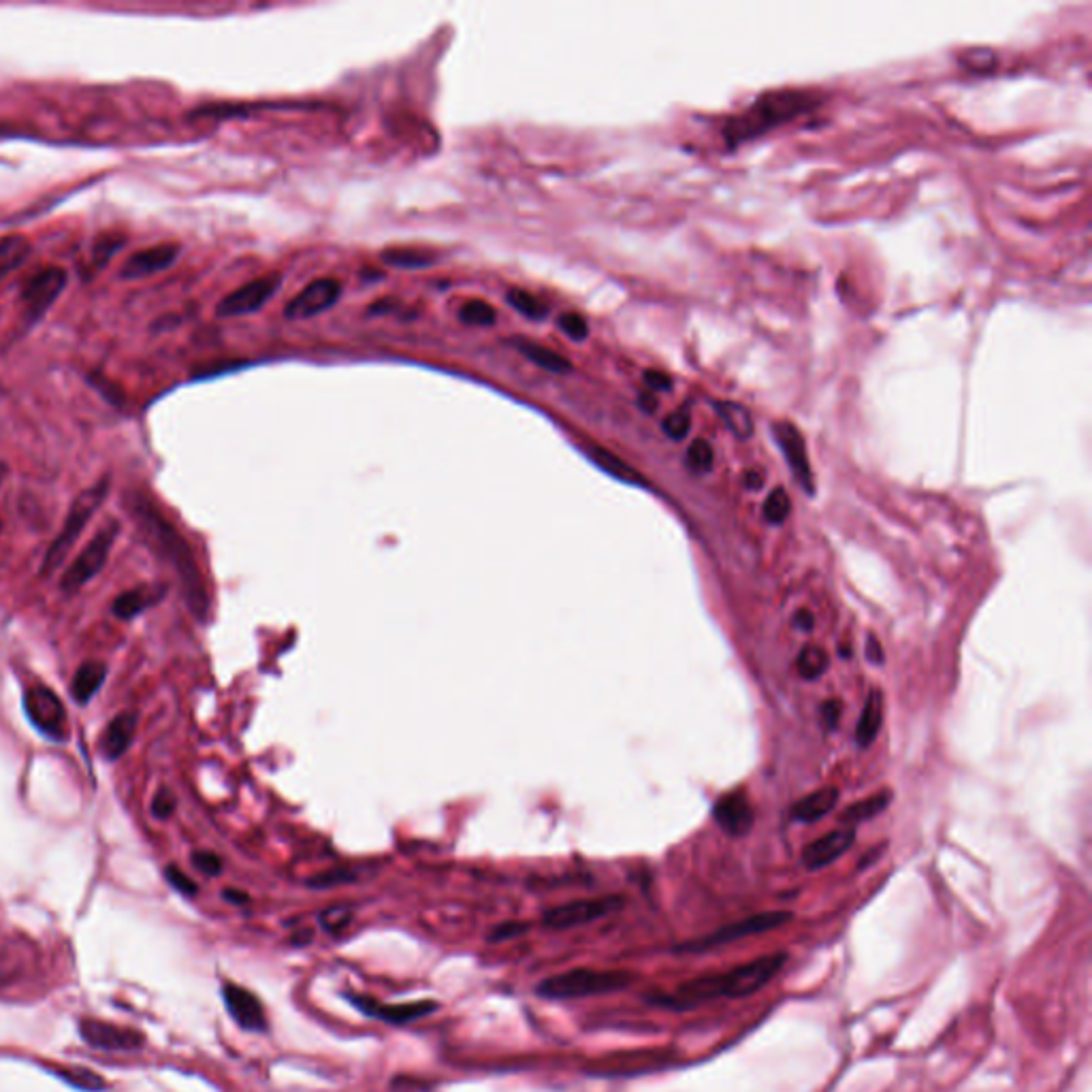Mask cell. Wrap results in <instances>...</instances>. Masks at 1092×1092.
<instances>
[{"label": "cell", "instance_id": "3957f363", "mask_svg": "<svg viewBox=\"0 0 1092 1092\" xmlns=\"http://www.w3.org/2000/svg\"><path fill=\"white\" fill-rule=\"evenodd\" d=\"M820 105V97L809 90L798 88H779L762 93L750 107L738 116L730 118L724 126V137L728 148H736L740 143L756 139L784 122L807 113Z\"/></svg>", "mask_w": 1092, "mask_h": 1092}, {"label": "cell", "instance_id": "cb8c5ba5", "mask_svg": "<svg viewBox=\"0 0 1092 1092\" xmlns=\"http://www.w3.org/2000/svg\"><path fill=\"white\" fill-rule=\"evenodd\" d=\"M510 343L525 359H530L534 365H538L544 371L568 373L572 369V363L563 355H559L557 351H553L549 347H542V343H538V341H532V339H525V337H512Z\"/></svg>", "mask_w": 1092, "mask_h": 1092}, {"label": "cell", "instance_id": "816d5d0a", "mask_svg": "<svg viewBox=\"0 0 1092 1092\" xmlns=\"http://www.w3.org/2000/svg\"><path fill=\"white\" fill-rule=\"evenodd\" d=\"M391 305H399V303H397V301H393V299L376 301V303H371V305H369V314H385V312H393V307H391Z\"/></svg>", "mask_w": 1092, "mask_h": 1092}, {"label": "cell", "instance_id": "30bf717a", "mask_svg": "<svg viewBox=\"0 0 1092 1092\" xmlns=\"http://www.w3.org/2000/svg\"><path fill=\"white\" fill-rule=\"evenodd\" d=\"M67 271L63 267H43L22 286L20 301L28 323H37L41 316L61 297L67 286Z\"/></svg>", "mask_w": 1092, "mask_h": 1092}, {"label": "cell", "instance_id": "8d00e7d4", "mask_svg": "<svg viewBox=\"0 0 1092 1092\" xmlns=\"http://www.w3.org/2000/svg\"><path fill=\"white\" fill-rule=\"evenodd\" d=\"M557 325L574 341H585L589 337V325L585 321V316H581L577 312L561 314L559 319H557Z\"/></svg>", "mask_w": 1092, "mask_h": 1092}, {"label": "cell", "instance_id": "484cf974", "mask_svg": "<svg viewBox=\"0 0 1092 1092\" xmlns=\"http://www.w3.org/2000/svg\"><path fill=\"white\" fill-rule=\"evenodd\" d=\"M587 454L593 459L595 466H599L605 472H609L611 476H615L617 480H623V482H629V484H643V476L634 470L629 468L623 459H619L617 454H613L611 450L602 448V446H589L587 448Z\"/></svg>", "mask_w": 1092, "mask_h": 1092}, {"label": "cell", "instance_id": "4316f807", "mask_svg": "<svg viewBox=\"0 0 1092 1092\" xmlns=\"http://www.w3.org/2000/svg\"><path fill=\"white\" fill-rule=\"evenodd\" d=\"M893 802V792L889 790H881L865 800H860L856 804H851V807H847L843 813H841V822L845 824H860V822H867V820H873L877 817L881 811L887 809V804Z\"/></svg>", "mask_w": 1092, "mask_h": 1092}, {"label": "cell", "instance_id": "8992f818", "mask_svg": "<svg viewBox=\"0 0 1092 1092\" xmlns=\"http://www.w3.org/2000/svg\"><path fill=\"white\" fill-rule=\"evenodd\" d=\"M24 713L28 722L33 724L45 738L53 742H65L69 738V720L63 700L53 689L45 685H33L24 692Z\"/></svg>", "mask_w": 1092, "mask_h": 1092}, {"label": "cell", "instance_id": "e0dca14e", "mask_svg": "<svg viewBox=\"0 0 1092 1092\" xmlns=\"http://www.w3.org/2000/svg\"><path fill=\"white\" fill-rule=\"evenodd\" d=\"M713 817L732 837L747 835L756 822L752 802L742 792H730L724 798L717 800V804L713 807Z\"/></svg>", "mask_w": 1092, "mask_h": 1092}, {"label": "cell", "instance_id": "5bb4252c", "mask_svg": "<svg viewBox=\"0 0 1092 1092\" xmlns=\"http://www.w3.org/2000/svg\"><path fill=\"white\" fill-rule=\"evenodd\" d=\"M349 998H351V1003L355 1005V1008L361 1014H365L369 1018H376V1020H385L389 1024H408L412 1020H418V1018H425L429 1014L438 1012V1003H434V1000L387 1005V1003L373 1000L369 996H357V994H351Z\"/></svg>", "mask_w": 1092, "mask_h": 1092}, {"label": "cell", "instance_id": "9c48e42d", "mask_svg": "<svg viewBox=\"0 0 1092 1092\" xmlns=\"http://www.w3.org/2000/svg\"><path fill=\"white\" fill-rule=\"evenodd\" d=\"M623 899L617 895L599 897V899H583L572 901L566 905H559L555 909H549L542 917V924L553 931H568L595 922L599 917H607L623 907Z\"/></svg>", "mask_w": 1092, "mask_h": 1092}, {"label": "cell", "instance_id": "ffe728a7", "mask_svg": "<svg viewBox=\"0 0 1092 1092\" xmlns=\"http://www.w3.org/2000/svg\"><path fill=\"white\" fill-rule=\"evenodd\" d=\"M81 1034L90 1046L103 1050H133L139 1046L135 1032L101 1022H83Z\"/></svg>", "mask_w": 1092, "mask_h": 1092}, {"label": "cell", "instance_id": "d4e9b609", "mask_svg": "<svg viewBox=\"0 0 1092 1092\" xmlns=\"http://www.w3.org/2000/svg\"><path fill=\"white\" fill-rule=\"evenodd\" d=\"M837 802H839V790L837 788H822V790L809 794L807 798L798 800L792 807V817L798 820V822H804V824L820 822L822 817H826L832 809L837 807Z\"/></svg>", "mask_w": 1092, "mask_h": 1092}, {"label": "cell", "instance_id": "ee69618b", "mask_svg": "<svg viewBox=\"0 0 1092 1092\" xmlns=\"http://www.w3.org/2000/svg\"><path fill=\"white\" fill-rule=\"evenodd\" d=\"M645 383L655 393H662V391H670L672 389V380H670L668 373L657 371V369H647L645 371Z\"/></svg>", "mask_w": 1092, "mask_h": 1092}, {"label": "cell", "instance_id": "60d3db41", "mask_svg": "<svg viewBox=\"0 0 1092 1092\" xmlns=\"http://www.w3.org/2000/svg\"><path fill=\"white\" fill-rule=\"evenodd\" d=\"M192 865H194L196 871H201L208 877H216V875L222 873V860L214 851H194L192 853Z\"/></svg>", "mask_w": 1092, "mask_h": 1092}, {"label": "cell", "instance_id": "f1b7e54d", "mask_svg": "<svg viewBox=\"0 0 1092 1092\" xmlns=\"http://www.w3.org/2000/svg\"><path fill=\"white\" fill-rule=\"evenodd\" d=\"M383 263L397 269H423L436 263V256L418 248H389L380 254Z\"/></svg>", "mask_w": 1092, "mask_h": 1092}, {"label": "cell", "instance_id": "f6af8a7d", "mask_svg": "<svg viewBox=\"0 0 1092 1092\" xmlns=\"http://www.w3.org/2000/svg\"><path fill=\"white\" fill-rule=\"evenodd\" d=\"M822 713H824V724H826L830 730H835V728L839 726L841 713H843L841 702H837V700H828V702H824Z\"/></svg>", "mask_w": 1092, "mask_h": 1092}, {"label": "cell", "instance_id": "681fc988", "mask_svg": "<svg viewBox=\"0 0 1092 1092\" xmlns=\"http://www.w3.org/2000/svg\"><path fill=\"white\" fill-rule=\"evenodd\" d=\"M222 897H224L228 903H233V905H246V903H248V895L238 893V889H224V895H222Z\"/></svg>", "mask_w": 1092, "mask_h": 1092}, {"label": "cell", "instance_id": "e575fe53", "mask_svg": "<svg viewBox=\"0 0 1092 1092\" xmlns=\"http://www.w3.org/2000/svg\"><path fill=\"white\" fill-rule=\"evenodd\" d=\"M355 917V911L353 907L349 905H337V907H329L321 913V926L327 931V933H341L347 926H351Z\"/></svg>", "mask_w": 1092, "mask_h": 1092}, {"label": "cell", "instance_id": "4fadbf2b", "mask_svg": "<svg viewBox=\"0 0 1092 1092\" xmlns=\"http://www.w3.org/2000/svg\"><path fill=\"white\" fill-rule=\"evenodd\" d=\"M774 438H777V444L779 448L784 450L788 464L798 480V484L804 488L807 494H815V480H813V470H811V462H809V452H807V444H804V438L800 431L788 423V421H781L774 425Z\"/></svg>", "mask_w": 1092, "mask_h": 1092}, {"label": "cell", "instance_id": "4dcf8cb0", "mask_svg": "<svg viewBox=\"0 0 1092 1092\" xmlns=\"http://www.w3.org/2000/svg\"><path fill=\"white\" fill-rule=\"evenodd\" d=\"M717 412L724 418V423L730 427L732 434L740 440H747L754 434V418L750 410L742 408L740 404H732V401H720L715 404Z\"/></svg>", "mask_w": 1092, "mask_h": 1092}, {"label": "cell", "instance_id": "f35d334b", "mask_svg": "<svg viewBox=\"0 0 1092 1092\" xmlns=\"http://www.w3.org/2000/svg\"><path fill=\"white\" fill-rule=\"evenodd\" d=\"M689 427H692V418H689V412L687 410H677L672 414H668L662 423V429L666 431V436L672 438V440H683L687 434H689Z\"/></svg>", "mask_w": 1092, "mask_h": 1092}, {"label": "cell", "instance_id": "6da1fadb", "mask_svg": "<svg viewBox=\"0 0 1092 1092\" xmlns=\"http://www.w3.org/2000/svg\"><path fill=\"white\" fill-rule=\"evenodd\" d=\"M129 510L135 516V523L141 527L143 540H148L152 549L174 566L186 597V605L192 615L201 621H206L210 611L208 589L184 536L165 519L162 512L152 504V500L143 494L131 496Z\"/></svg>", "mask_w": 1092, "mask_h": 1092}, {"label": "cell", "instance_id": "d6986e66", "mask_svg": "<svg viewBox=\"0 0 1092 1092\" xmlns=\"http://www.w3.org/2000/svg\"><path fill=\"white\" fill-rule=\"evenodd\" d=\"M137 722H139L137 713L126 711V713L113 717V720L107 724L99 740V750L105 760L116 762L131 750V744L137 734Z\"/></svg>", "mask_w": 1092, "mask_h": 1092}, {"label": "cell", "instance_id": "44dd1931", "mask_svg": "<svg viewBox=\"0 0 1092 1092\" xmlns=\"http://www.w3.org/2000/svg\"><path fill=\"white\" fill-rule=\"evenodd\" d=\"M165 593H167L165 587H154V589L137 587V589L120 593L116 599H113L111 611L118 619L131 621L137 615H141L143 611H148L150 607L158 605V602L165 597Z\"/></svg>", "mask_w": 1092, "mask_h": 1092}, {"label": "cell", "instance_id": "ab89813d", "mask_svg": "<svg viewBox=\"0 0 1092 1092\" xmlns=\"http://www.w3.org/2000/svg\"><path fill=\"white\" fill-rule=\"evenodd\" d=\"M165 877H167V881L171 883V887H176L178 893L184 895V897H194V895L198 893V885H196V883H194L184 871H180V869L174 867V865L165 869Z\"/></svg>", "mask_w": 1092, "mask_h": 1092}, {"label": "cell", "instance_id": "ba28073f", "mask_svg": "<svg viewBox=\"0 0 1092 1092\" xmlns=\"http://www.w3.org/2000/svg\"><path fill=\"white\" fill-rule=\"evenodd\" d=\"M790 919H792L790 911L756 913L752 917L740 919V922H732L728 926H722L720 931H715V933H711L706 937L694 939L692 943H685V945L679 947V950L681 952H694V954L696 952H704V950H713V947H722V945H728V943H734V941H740V939H747V937L777 931V929L786 926Z\"/></svg>", "mask_w": 1092, "mask_h": 1092}, {"label": "cell", "instance_id": "11a10c76", "mask_svg": "<svg viewBox=\"0 0 1092 1092\" xmlns=\"http://www.w3.org/2000/svg\"><path fill=\"white\" fill-rule=\"evenodd\" d=\"M0 530H3V521H0Z\"/></svg>", "mask_w": 1092, "mask_h": 1092}, {"label": "cell", "instance_id": "d6a6232c", "mask_svg": "<svg viewBox=\"0 0 1092 1092\" xmlns=\"http://www.w3.org/2000/svg\"><path fill=\"white\" fill-rule=\"evenodd\" d=\"M506 299H508L512 310L527 316V319H532V321H542V319H546V314H549V307H546L536 295H532L527 291L512 289V291H508Z\"/></svg>", "mask_w": 1092, "mask_h": 1092}, {"label": "cell", "instance_id": "836d02e7", "mask_svg": "<svg viewBox=\"0 0 1092 1092\" xmlns=\"http://www.w3.org/2000/svg\"><path fill=\"white\" fill-rule=\"evenodd\" d=\"M762 512H764V519L768 523L781 525L790 516V512H792V500H790L786 488H781V486L772 488V492L766 498V502H764V510Z\"/></svg>", "mask_w": 1092, "mask_h": 1092}, {"label": "cell", "instance_id": "b9f144b4", "mask_svg": "<svg viewBox=\"0 0 1092 1092\" xmlns=\"http://www.w3.org/2000/svg\"><path fill=\"white\" fill-rule=\"evenodd\" d=\"M176 813V796L169 790H160L152 800V815L156 820H169Z\"/></svg>", "mask_w": 1092, "mask_h": 1092}, {"label": "cell", "instance_id": "7dc6e473", "mask_svg": "<svg viewBox=\"0 0 1092 1092\" xmlns=\"http://www.w3.org/2000/svg\"><path fill=\"white\" fill-rule=\"evenodd\" d=\"M867 659L873 664H883V649H881V643L877 641V636H869L867 641Z\"/></svg>", "mask_w": 1092, "mask_h": 1092}, {"label": "cell", "instance_id": "7bdbcfd3", "mask_svg": "<svg viewBox=\"0 0 1092 1092\" xmlns=\"http://www.w3.org/2000/svg\"><path fill=\"white\" fill-rule=\"evenodd\" d=\"M349 881H355V875L351 871H343V869H335V871H327V873H321L316 875L307 881L310 887H333V885H339V883H349Z\"/></svg>", "mask_w": 1092, "mask_h": 1092}, {"label": "cell", "instance_id": "db71d44e", "mask_svg": "<svg viewBox=\"0 0 1092 1092\" xmlns=\"http://www.w3.org/2000/svg\"><path fill=\"white\" fill-rule=\"evenodd\" d=\"M5 476H7V466H5V464H0V484H3Z\"/></svg>", "mask_w": 1092, "mask_h": 1092}, {"label": "cell", "instance_id": "1f68e13d", "mask_svg": "<svg viewBox=\"0 0 1092 1092\" xmlns=\"http://www.w3.org/2000/svg\"><path fill=\"white\" fill-rule=\"evenodd\" d=\"M459 321H462L464 325H472V327H492L498 321V312L492 303H486L482 299H472L462 307V312H459Z\"/></svg>", "mask_w": 1092, "mask_h": 1092}, {"label": "cell", "instance_id": "d590c367", "mask_svg": "<svg viewBox=\"0 0 1092 1092\" xmlns=\"http://www.w3.org/2000/svg\"><path fill=\"white\" fill-rule=\"evenodd\" d=\"M715 462L713 446L706 440H694L687 448V466L694 472H708Z\"/></svg>", "mask_w": 1092, "mask_h": 1092}, {"label": "cell", "instance_id": "603a6c76", "mask_svg": "<svg viewBox=\"0 0 1092 1092\" xmlns=\"http://www.w3.org/2000/svg\"><path fill=\"white\" fill-rule=\"evenodd\" d=\"M105 679H107V666L103 662H95V659H90V662H83L71 681L73 700L79 706L88 704L97 696Z\"/></svg>", "mask_w": 1092, "mask_h": 1092}, {"label": "cell", "instance_id": "ac0fdd59", "mask_svg": "<svg viewBox=\"0 0 1092 1092\" xmlns=\"http://www.w3.org/2000/svg\"><path fill=\"white\" fill-rule=\"evenodd\" d=\"M178 254H180V246L176 244H158L146 250H139L126 258L120 269V276L124 280H139L146 276H154L174 265Z\"/></svg>", "mask_w": 1092, "mask_h": 1092}, {"label": "cell", "instance_id": "f907efd6", "mask_svg": "<svg viewBox=\"0 0 1092 1092\" xmlns=\"http://www.w3.org/2000/svg\"><path fill=\"white\" fill-rule=\"evenodd\" d=\"M639 404L643 406L645 412H655V408H657V397H655L653 393H643L641 399H639Z\"/></svg>", "mask_w": 1092, "mask_h": 1092}, {"label": "cell", "instance_id": "bcb514c9", "mask_svg": "<svg viewBox=\"0 0 1092 1092\" xmlns=\"http://www.w3.org/2000/svg\"><path fill=\"white\" fill-rule=\"evenodd\" d=\"M525 931L523 924L519 922H506L502 926H498L494 933H492V941H502V939H510V937H516L521 935Z\"/></svg>", "mask_w": 1092, "mask_h": 1092}, {"label": "cell", "instance_id": "83f0119b", "mask_svg": "<svg viewBox=\"0 0 1092 1092\" xmlns=\"http://www.w3.org/2000/svg\"><path fill=\"white\" fill-rule=\"evenodd\" d=\"M31 250V242L22 235H9L0 240V280L7 278L13 269L22 267Z\"/></svg>", "mask_w": 1092, "mask_h": 1092}, {"label": "cell", "instance_id": "f546056e", "mask_svg": "<svg viewBox=\"0 0 1092 1092\" xmlns=\"http://www.w3.org/2000/svg\"><path fill=\"white\" fill-rule=\"evenodd\" d=\"M828 666H830V657L817 645H807L796 659V670L804 681H817L820 677L826 675Z\"/></svg>", "mask_w": 1092, "mask_h": 1092}, {"label": "cell", "instance_id": "8fae6325", "mask_svg": "<svg viewBox=\"0 0 1092 1092\" xmlns=\"http://www.w3.org/2000/svg\"><path fill=\"white\" fill-rule=\"evenodd\" d=\"M280 284H282L280 274H269V276H263V278H256V280L240 286L238 291L228 293L218 303L216 314L222 316V319H228V316L254 314L276 295V291L280 289Z\"/></svg>", "mask_w": 1092, "mask_h": 1092}, {"label": "cell", "instance_id": "c3c4849f", "mask_svg": "<svg viewBox=\"0 0 1092 1092\" xmlns=\"http://www.w3.org/2000/svg\"><path fill=\"white\" fill-rule=\"evenodd\" d=\"M813 623H815V617H813V613L807 611V609H802V611H798V613L794 615V627H796V629L811 631V629H813Z\"/></svg>", "mask_w": 1092, "mask_h": 1092}, {"label": "cell", "instance_id": "2e32d148", "mask_svg": "<svg viewBox=\"0 0 1092 1092\" xmlns=\"http://www.w3.org/2000/svg\"><path fill=\"white\" fill-rule=\"evenodd\" d=\"M853 841H856V830L853 828L832 830V832H828V835L815 839L811 845L804 847L802 865L807 867L809 871L824 869V867L832 865V862H837L853 845Z\"/></svg>", "mask_w": 1092, "mask_h": 1092}, {"label": "cell", "instance_id": "7a4b0ae2", "mask_svg": "<svg viewBox=\"0 0 1092 1092\" xmlns=\"http://www.w3.org/2000/svg\"><path fill=\"white\" fill-rule=\"evenodd\" d=\"M786 962L788 954L784 952L766 954L752 962L734 967L728 973L694 977V980L681 984L672 994H659L649 1000L668 1010H694L700 1003L715 998H744L760 992L768 982H772Z\"/></svg>", "mask_w": 1092, "mask_h": 1092}, {"label": "cell", "instance_id": "f5cc1de1", "mask_svg": "<svg viewBox=\"0 0 1092 1092\" xmlns=\"http://www.w3.org/2000/svg\"><path fill=\"white\" fill-rule=\"evenodd\" d=\"M747 484H752L754 488H760L762 486V476L756 474V472H750V474H747Z\"/></svg>", "mask_w": 1092, "mask_h": 1092}, {"label": "cell", "instance_id": "277c9868", "mask_svg": "<svg viewBox=\"0 0 1092 1092\" xmlns=\"http://www.w3.org/2000/svg\"><path fill=\"white\" fill-rule=\"evenodd\" d=\"M107 496H109V476L97 480L88 488H83V492L71 502V508H69V514H67L63 530L59 532V536H56V540L49 544V549L45 551V557H43V563H41V577H49L51 572H56L65 563V559L69 557L75 542L79 540L83 527L90 523V519L99 512V508L103 506Z\"/></svg>", "mask_w": 1092, "mask_h": 1092}, {"label": "cell", "instance_id": "52a82bcc", "mask_svg": "<svg viewBox=\"0 0 1092 1092\" xmlns=\"http://www.w3.org/2000/svg\"><path fill=\"white\" fill-rule=\"evenodd\" d=\"M120 534V523L109 519L105 527L90 540V544L75 557V561L67 568L61 579V589L67 593H73L81 589L85 583H90L97 574L105 568L107 557L111 553V546L116 542Z\"/></svg>", "mask_w": 1092, "mask_h": 1092}, {"label": "cell", "instance_id": "5b68a950", "mask_svg": "<svg viewBox=\"0 0 1092 1092\" xmlns=\"http://www.w3.org/2000/svg\"><path fill=\"white\" fill-rule=\"evenodd\" d=\"M634 984V975L629 971H597V969H572L544 980L536 992L544 998H583L609 994Z\"/></svg>", "mask_w": 1092, "mask_h": 1092}, {"label": "cell", "instance_id": "9a60e30c", "mask_svg": "<svg viewBox=\"0 0 1092 1092\" xmlns=\"http://www.w3.org/2000/svg\"><path fill=\"white\" fill-rule=\"evenodd\" d=\"M222 996H224L228 1014H231V1018L244 1030H250V1032L267 1030L265 1008H263V1003L258 1000V996L254 992L246 990L244 986L226 982L224 990H222Z\"/></svg>", "mask_w": 1092, "mask_h": 1092}, {"label": "cell", "instance_id": "7c38bea8", "mask_svg": "<svg viewBox=\"0 0 1092 1092\" xmlns=\"http://www.w3.org/2000/svg\"><path fill=\"white\" fill-rule=\"evenodd\" d=\"M341 295V282L335 278H321L307 284L305 289L286 305V319L303 321L331 310Z\"/></svg>", "mask_w": 1092, "mask_h": 1092}, {"label": "cell", "instance_id": "74e56055", "mask_svg": "<svg viewBox=\"0 0 1092 1092\" xmlns=\"http://www.w3.org/2000/svg\"><path fill=\"white\" fill-rule=\"evenodd\" d=\"M122 244H124V240L120 235H103V238H99L95 248H93V258H95L97 267H105L111 261V256L122 248Z\"/></svg>", "mask_w": 1092, "mask_h": 1092}, {"label": "cell", "instance_id": "7402d4cb", "mask_svg": "<svg viewBox=\"0 0 1092 1092\" xmlns=\"http://www.w3.org/2000/svg\"><path fill=\"white\" fill-rule=\"evenodd\" d=\"M881 726H883V694L875 687L871 689L865 700V708H862L858 728H856V742L862 747V750H867V747L875 742V738L881 732Z\"/></svg>", "mask_w": 1092, "mask_h": 1092}]
</instances>
